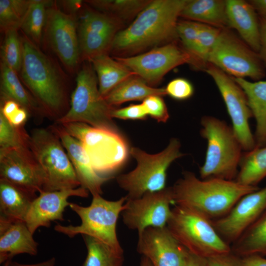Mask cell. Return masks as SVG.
Returning <instances> with one entry per match:
<instances>
[{"label": "cell", "mask_w": 266, "mask_h": 266, "mask_svg": "<svg viewBox=\"0 0 266 266\" xmlns=\"http://www.w3.org/2000/svg\"><path fill=\"white\" fill-rule=\"evenodd\" d=\"M21 39L20 78L44 114L58 119L67 106L68 76L57 61L23 33Z\"/></svg>", "instance_id": "cell-1"}, {"label": "cell", "mask_w": 266, "mask_h": 266, "mask_svg": "<svg viewBox=\"0 0 266 266\" xmlns=\"http://www.w3.org/2000/svg\"><path fill=\"white\" fill-rule=\"evenodd\" d=\"M187 0H154L127 28L120 30L110 51L119 55L138 53L178 37V18Z\"/></svg>", "instance_id": "cell-2"}, {"label": "cell", "mask_w": 266, "mask_h": 266, "mask_svg": "<svg viewBox=\"0 0 266 266\" xmlns=\"http://www.w3.org/2000/svg\"><path fill=\"white\" fill-rule=\"evenodd\" d=\"M171 188L173 205L192 209L211 221L224 217L242 197L259 189L235 180L200 179L190 171H184Z\"/></svg>", "instance_id": "cell-3"}, {"label": "cell", "mask_w": 266, "mask_h": 266, "mask_svg": "<svg viewBox=\"0 0 266 266\" xmlns=\"http://www.w3.org/2000/svg\"><path fill=\"white\" fill-rule=\"evenodd\" d=\"M201 136L207 142L205 161L200 168L202 179L235 180L243 153L232 127L211 116L201 118Z\"/></svg>", "instance_id": "cell-4"}, {"label": "cell", "mask_w": 266, "mask_h": 266, "mask_svg": "<svg viewBox=\"0 0 266 266\" xmlns=\"http://www.w3.org/2000/svg\"><path fill=\"white\" fill-rule=\"evenodd\" d=\"M61 125L81 143L94 169L99 175L107 177L122 167L128 160L130 149L119 131L80 122Z\"/></svg>", "instance_id": "cell-5"}, {"label": "cell", "mask_w": 266, "mask_h": 266, "mask_svg": "<svg viewBox=\"0 0 266 266\" xmlns=\"http://www.w3.org/2000/svg\"><path fill=\"white\" fill-rule=\"evenodd\" d=\"M180 141L172 138L164 150L155 154L132 147L130 154L136 161V166L116 179L120 188L127 192V199L138 198L146 193L165 189L168 167L174 161L184 155L180 151Z\"/></svg>", "instance_id": "cell-6"}, {"label": "cell", "mask_w": 266, "mask_h": 266, "mask_svg": "<svg viewBox=\"0 0 266 266\" xmlns=\"http://www.w3.org/2000/svg\"><path fill=\"white\" fill-rule=\"evenodd\" d=\"M95 73L91 63L85 61L77 73L70 107L57 122L61 124L80 122L96 128L119 131L111 115L114 108L101 95Z\"/></svg>", "instance_id": "cell-7"}, {"label": "cell", "mask_w": 266, "mask_h": 266, "mask_svg": "<svg viewBox=\"0 0 266 266\" xmlns=\"http://www.w3.org/2000/svg\"><path fill=\"white\" fill-rule=\"evenodd\" d=\"M166 227L190 253L207 259L232 251L212 221L189 208L174 205Z\"/></svg>", "instance_id": "cell-8"}, {"label": "cell", "mask_w": 266, "mask_h": 266, "mask_svg": "<svg viewBox=\"0 0 266 266\" xmlns=\"http://www.w3.org/2000/svg\"><path fill=\"white\" fill-rule=\"evenodd\" d=\"M127 200L126 196L112 201L103 199L100 195H96L93 196L88 206L70 202L69 206L80 217L81 224L77 226L58 224L54 230L69 237L79 234L90 236L118 251L124 252L117 237L116 227Z\"/></svg>", "instance_id": "cell-9"}, {"label": "cell", "mask_w": 266, "mask_h": 266, "mask_svg": "<svg viewBox=\"0 0 266 266\" xmlns=\"http://www.w3.org/2000/svg\"><path fill=\"white\" fill-rule=\"evenodd\" d=\"M29 147L46 176L43 191L80 186L70 159L57 134L51 129H33Z\"/></svg>", "instance_id": "cell-10"}, {"label": "cell", "mask_w": 266, "mask_h": 266, "mask_svg": "<svg viewBox=\"0 0 266 266\" xmlns=\"http://www.w3.org/2000/svg\"><path fill=\"white\" fill-rule=\"evenodd\" d=\"M208 63L235 78L248 77L256 81L266 75V68L259 53L229 28L222 29Z\"/></svg>", "instance_id": "cell-11"}, {"label": "cell", "mask_w": 266, "mask_h": 266, "mask_svg": "<svg viewBox=\"0 0 266 266\" xmlns=\"http://www.w3.org/2000/svg\"><path fill=\"white\" fill-rule=\"evenodd\" d=\"M42 42L50 49L66 70L77 73L81 62L76 16L67 14L51 1L47 9Z\"/></svg>", "instance_id": "cell-12"}, {"label": "cell", "mask_w": 266, "mask_h": 266, "mask_svg": "<svg viewBox=\"0 0 266 266\" xmlns=\"http://www.w3.org/2000/svg\"><path fill=\"white\" fill-rule=\"evenodd\" d=\"M81 62L110 51L122 21L116 17L84 5L77 17Z\"/></svg>", "instance_id": "cell-13"}, {"label": "cell", "mask_w": 266, "mask_h": 266, "mask_svg": "<svg viewBox=\"0 0 266 266\" xmlns=\"http://www.w3.org/2000/svg\"><path fill=\"white\" fill-rule=\"evenodd\" d=\"M213 79L226 104L232 128L245 151L256 147L254 135L249 126L253 117L245 93L233 78L208 64L204 70Z\"/></svg>", "instance_id": "cell-14"}, {"label": "cell", "mask_w": 266, "mask_h": 266, "mask_svg": "<svg viewBox=\"0 0 266 266\" xmlns=\"http://www.w3.org/2000/svg\"><path fill=\"white\" fill-rule=\"evenodd\" d=\"M174 204L171 187L128 199L121 215L124 225L140 234L149 227H166Z\"/></svg>", "instance_id": "cell-15"}, {"label": "cell", "mask_w": 266, "mask_h": 266, "mask_svg": "<svg viewBox=\"0 0 266 266\" xmlns=\"http://www.w3.org/2000/svg\"><path fill=\"white\" fill-rule=\"evenodd\" d=\"M152 86L174 67L190 64V55L174 42L155 47L143 54L114 58Z\"/></svg>", "instance_id": "cell-16"}, {"label": "cell", "mask_w": 266, "mask_h": 266, "mask_svg": "<svg viewBox=\"0 0 266 266\" xmlns=\"http://www.w3.org/2000/svg\"><path fill=\"white\" fill-rule=\"evenodd\" d=\"M0 179L32 193L43 191L45 174L29 147L0 148Z\"/></svg>", "instance_id": "cell-17"}, {"label": "cell", "mask_w": 266, "mask_h": 266, "mask_svg": "<svg viewBox=\"0 0 266 266\" xmlns=\"http://www.w3.org/2000/svg\"><path fill=\"white\" fill-rule=\"evenodd\" d=\"M266 210V186L242 197L224 217L212 221L229 244L234 242Z\"/></svg>", "instance_id": "cell-18"}, {"label": "cell", "mask_w": 266, "mask_h": 266, "mask_svg": "<svg viewBox=\"0 0 266 266\" xmlns=\"http://www.w3.org/2000/svg\"><path fill=\"white\" fill-rule=\"evenodd\" d=\"M136 249L153 266H186L190 254L166 227L145 229L138 234Z\"/></svg>", "instance_id": "cell-19"}, {"label": "cell", "mask_w": 266, "mask_h": 266, "mask_svg": "<svg viewBox=\"0 0 266 266\" xmlns=\"http://www.w3.org/2000/svg\"><path fill=\"white\" fill-rule=\"evenodd\" d=\"M89 191L80 186L75 189L42 191L32 202L25 222L33 234L40 227L48 228L52 221L65 220L63 213L69 205L68 199L72 196L87 198Z\"/></svg>", "instance_id": "cell-20"}, {"label": "cell", "mask_w": 266, "mask_h": 266, "mask_svg": "<svg viewBox=\"0 0 266 266\" xmlns=\"http://www.w3.org/2000/svg\"><path fill=\"white\" fill-rule=\"evenodd\" d=\"M51 129L60 138L74 167L80 186L92 196L101 195L102 186L109 179L101 176L94 169L90 160L81 143L68 134L62 127H52Z\"/></svg>", "instance_id": "cell-21"}, {"label": "cell", "mask_w": 266, "mask_h": 266, "mask_svg": "<svg viewBox=\"0 0 266 266\" xmlns=\"http://www.w3.org/2000/svg\"><path fill=\"white\" fill-rule=\"evenodd\" d=\"M25 222L0 219V263L7 261L18 254L35 256L38 243Z\"/></svg>", "instance_id": "cell-22"}, {"label": "cell", "mask_w": 266, "mask_h": 266, "mask_svg": "<svg viewBox=\"0 0 266 266\" xmlns=\"http://www.w3.org/2000/svg\"><path fill=\"white\" fill-rule=\"evenodd\" d=\"M229 28L235 29L241 39L254 51L260 50L259 17L248 1L227 0Z\"/></svg>", "instance_id": "cell-23"}, {"label": "cell", "mask_w": 266, "mask_h": 266, "mask_svg": "<svg viewBox=\"0 0 266 266\" xmlns=\"http://www.w3.org/2000/svg\"><path fill=\"white\" fill-rule=\"evenodd\" d=\"M36 197V194L0 179V219L25 222L31 204Z\"/></svg>", "instance_id": "cell-24"}, {"label": "cell", "mask_w": 266, "mask_h": 266, "mask_svg": "<svg viewBox=\"0 0 266 266\" xmlns=\"http://www.w3.org/2000/svg\"><path fill=\"white\" fill-rule=\"evenodd\" d=\"M246 94L249 106L256 120L254 138L256 147L266 146V81L253 82L233 77Z\"/></svg>", "instance_id": "cell-25"}, {"label": "cell", "mask_w": 266, "mask_h": 266, "mask_svg": "<svg viewBox=\"0 0 266 266\" xmlns=\"http://www.w3.org/2000/svg\"><path fill=\"white\" fill-rule=\"evenodd\" d=\"M180 16L220 29L229 28L226 0H187Z\"/></svg>", "instance_id": "cell-26"}, {"label": "cell", "mask_w": 266, "mask_h": 266, "mask_svg": "<svg viewBox=\"0 0 266 266\" xmlns=\"http://www.w3.org/2000/svg\"><path fill=\"white\" fill-rule=\"evenodd\" d=\"M0 101L11 100L31 114L44 115L37 102L26 89L18 73L3 63L0 66Z\"/></svg>", "instance_id": "cell-27"}, {"label": "cell", "mask_w": 266, "mask_h": 266, "mask_svg": "<svg viewBox=\"0 0 266 266\" xmlns=\"http://www.w3.org/2000/svg\"><path fill=\"white\" fill-rule=\"evenodd\" d=\"M89 62L97 74L99 91L103 97L124 80L135 74L108 54L96 56Z\"/></svg>", "instance_id": "cell-28"}, {"label": "cell", "mask_w": 266, "mask_h": 266, "mask_svg": "<svg viewBox=\"0 0 266 266\" xmlns=\"http://www.w3.org/2000/svg\"><path fill=\"white\" fill-rule=\"evenodd\" d=\"M153 95H166L165 88H156L148 85L136 75L128 77L104 97L109 105H118L133 100H144Z\"/></svg>", "instance_id": "cell-29"}, {"label": "cell", "mask_w": 266, "mask_h": 266, "mask_svg": "<svg viewBox=\"0 0 266 266\" xmlns=\"http://www.w3.org/2000/svg\"><path fill=\"white\" fill-rule=\"evenodd\" d=\"M239 167L235 180L243 185L257 186L266 177V146L243 153Z\"/></svg>", "instance_id": "cell-30"}, {"label": "cell", "mask_w": 266, "mask_h": 266, "mask_svg": "<svg viewBox=\"0 0 266 266\" xmlns=\"http://www.w3.org/2000/svg\"><path fill=\"white\" fill-rule=\"evenodd\" d=\"M232 244L235 255L266 254V210Z\"/></svg>", "instance_id": "cell-31"}, {"label": "cell", "mask_w": 266, "mask_h": 266, "mask_svg": "<svg viewBox=\"0 0 266 266\" xmlns=\"http://www.w3.org/2000/svg\"><path fill=\"white\" fill-rule=\"evenodd\" d=\"M51 1L32 0L20 27L22 33L40 47L42 43L47 9Z\"/></svg>", "instance_id": "cell-32"}, {"label": "cell", "mask_w": 266, "mask_h": 266, "mask_svg": "<svg viewBox=\"0 0 266 266\" xmlns=\"http://www.w3.org/2000/svg\"><path fill=\"white\" fill-rule=\"evenodd\" d=\"M87 254L82 266H122L124 252L118 251L102 241L82 235Z\"/></svg>", "instance_id": "cell-33"}, {"label": "cell", "mask_w": 266, "mask_h": 266, "mask_svg": "<svg viewBox=\"0 0 266 266\" xmlns=\"http://www.w3.org/2000/svg\"><path fill=\"white\" fill-rule=\"evenodd\" d=\"M85 2L94 9L122 20L137 15L149 3V0H89Z\"/></svg>", "instance_id": "cell-34"}, {"label": "cell", "mask_w": 266, "mask_h": 266, "mask_svg": "<svg viewBox=\"0 0 266 266\" xmlns=\"http://www.w3.org/2000/svg\"><path fill=\"white\" fill-rule=\"evenodd\" d=\"M221 30L200 23L196 51L190 64L193 68L205 70L208 64L209 56L217 41Z\"/></svg>", "instance_id": "cell-35"}, {"label": "cell", "mask_w": 266, "mask_h": 266, "mask_svg": "<svg viewBox=\"0 0 266 266\" xmlns=\"http://www.w3.org/2000/svg\"><path fill=\"white\" fill-rule=\"evenodd\" d=\"M32 0H0V30L4 33L11 29L20 30Z\"/></svg>", "instance_id": "cell-36"}, {"label": "cell", "mask_w": 266, "mask_h": 266, "mask_svg": "<svg viewBox=\"0 0 266 266\" xmlns=\"http://www.w3.org/2000/svg\"><path fill=\"white\" fill-rule=\"evenodd\" d=\"M18 30L13 29L4 33L0 48V62L18 74L20 71L22 60V46Z\"/></svg>", "instance_id": "cell-37"}, {"label": "cell", "mask_w": 266, "mask_h": 266, "mask_svg": "<svg viewBox=\"0 0 266 266\" xmlns=\"http://www.w3.org/2000/svg\"><path fill=\"white\" fill-rule=\"evenodd\" d=\"M30 139L24 126L11 125L0 113V148L29 147Z\"/></svg>", "instance_id": "cell-38"}, {"label": "cell", "mask_w": 266, "mask_h": 266, "mask_svg": "<svg viewBox=\"0 0 266 266\" xmlns=\"http://www.w3.org/2000/svg\"><path fill=\"white\" fill-rule=\"evenodd\" d=\"M199 24L188 20L178 21L177 24L178 37L181 40L182 47L190 56V63L196 51Z\"/></svg>", "instance_id": "cell-39"}, {"label": "cell", "mask_w": 266, "mask_h": 266, "mask_svg": "<svg viewBox=\"0 0 266 266\" xmlns=\"http://www.w3.org/2000/svg\"><path fill=\"white\" fill-rule=\"evenodd\" d=\"M0 113L15 127L24 126L29 114L26 109L11 100L0 101Z\"/></svg>", "instance_id": "cell-40"}, {"label": "cell", "mask_w": 266, "mask_h": 266, "mask_svg": "<svg viewBox=\"0 0 266 266\" xmlns=\"http://www.w3.org/2000/svg\"><path fill=\"white\" fill-rule=\"evenodd\" d=\"M153 95L145 99L143 104L147 115L157 120L158 122H166L169 115L167 106L162 97Z\"/></svg>", "instance_id": "cell-41"}, {"label": "cell", "mask_w": 266, "mask_h": 266, "mask_svg": "<svg viewBox=\"0 0 266 266\" xmlns=\"http://www.w3.org/2000/svg\"><path fill=\"white\" fill-rule=\"evenodd\" d=\"M166 95L178 100H186L194 94L192 84L184 78H176L170 81L165 88Z\"/></svg>", "instance_id": "cell-42"}, {"label": "cell", "mask_w": 266, "mask_h": 266, "mask_svg": "<svg viewBox=\"0 0 266 266\" xmlns=\"http://www.w3.org/2000/svg\"><path fill=\"white\" fill-rule=\"evenodd\" d=\"M111 115L112 118L123 120H145L148 115L142 103L131 104L119 109L113 108Z\"/></svg>", "instance_id": "cell-43"}, {"label": "cell", "mask_w": 266, "mask_h": 266, "mask_svg": "<svg viewBox=\"0 0 266 266\" xmlns=\"http://www.w3.org/2000/svg\"><path fill=\"white\" fill-rule=\"evenodd\" d=\"M207 259L208 266H245L242 259L230 253L213 256Z\"/></svg>", "instance_id": "cell-44"}, {"label": "cell", "mask_w": 266, "mask_h": 266, "mask_svg": "<svg viewBox=\"0 0 266 266\" xmlns=\"http://www.w3.org/2000/svg\"><path fill=\"white\" fill-rule=\"evenodd\" d=\"M59 5L61 6L63 11L77 17L84 5V1L80 0H68L57 1Z\"/></svg>", "instance_id": "cell-45"}, {"label": "cell", "mask_w": 266, "mask_h": 266, "mask_svg": "<svg viewBox=\"0 0 266 266\" xmlns=\"http://www.w3.org/2000/svg\"><path fill=\"white\" fill-rule=\"evenodd\" d=\"M260 50L259 54L266 68V17L260 16Z\"/></svg>", "instance_id": "cell-46"}, {"label": "cell", "mask_w": 266, "mask_h": 266, "mask_svg": "<svg viewBox=\"0 0 266 266\" xmlns=\"http://www.w3.org/2000/svg\"><path fill=\"white\" fill-rule=\"evenodd\" d=\"M242 261L245 266H266V259L259 254L244 256Z\"/></svg>", "instance_id": "cell-47"}, {"label": "cell", "mask_w": 266, "mask_h": 266, "mask_svg": "<svg viewBox=\"0 0 266 266\" xmlns=\"http://www.w3.org/2000/svg\"><path fill=\"white\" fill-rule=\"evenodd\" d=\"M186 266H208V265L206 259L190 253Z\"/></svg>", "instance_id": "cell-48"}, {"label": "cell", "mask_w": 266, "mask_h": 266, "mask_svg": "<svg viewBox=\"0 0 266 266\" xmlns=\"http://www.w3.org/2000/svg\"><path fill=\"white\" fill-rule=\"evenodd\" d=\"M248 1L259 16L266 17V0H251Z\"/></svg>", "instance_id": "cell-49"}, {"label": "cell", "mask_w": 266, "mask_h": 266, "mask_svg": "<svg viewBox=\"0 0 266 266\" xmlns=\"http://www.w3.org/2000/svg\"><path fill=\"white\" fill-rule=\"evenodd\" d=\"M55 262V258L52 257L46 261L33 264H23L11 261L8 266H54Z\"/></svg>", "instance_id": "cell-50"}, {"label": "cell", "mask_w": 266, "mask_h": 266, "mask_svg": "<svg viewBox=\"0 0 266 266\" xmlns=\"http://www.w3.org/2000/svg\"><path fill=\"white\" fill-rule=\"evenodd\" d=\"M139 266H153L150 261L145 257L142 256Z\"/></svg>", "instance_id": "cell-51"}]
</instances>
